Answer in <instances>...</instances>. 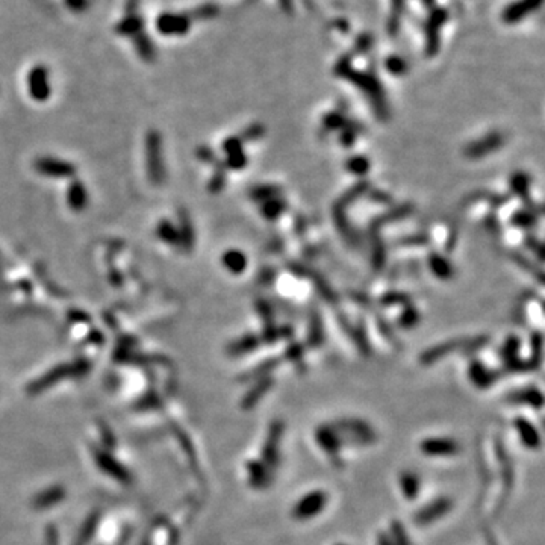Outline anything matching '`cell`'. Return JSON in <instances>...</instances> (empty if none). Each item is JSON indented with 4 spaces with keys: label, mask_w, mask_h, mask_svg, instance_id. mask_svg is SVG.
<instances>
[{
    "label": "cell",
    "mask_w": 545,
    "mask_h": 545,
    "mask_svg": "<svg viewBox=\"0 0 545 545\" xmlns=\"http://www.w3.org/2000/svg\"><path fill=\"white\" fill-rule=\"evenodd\" d=\"M146 166L148 182L153 186H161L166 182V164H164L162 135L159 131L151 129L146 135Z\"/></svg>",
    "instance_id": "6da1fadb"
},
{
    "label": "cell",
    "mask_w": 545,
    "mask_h": 545,
    "mask_svg": "<svg viewBox=\"0 0 545 545\" xmlns=\"http://www.w3.org/2000/svg\"><path fill=\"white\" fill-rule=\"evenodd\" d=\"M332 425L338 432L344 445H370L377 438L376 430L359 418H341V420L333 421Z\"/></svg>",
    "instance_id": "7a4b0ae2"
},
{
    "label": "cell",
    "mask_w": 545,
    "mask_h": 545,
    "mask_svg": "<svg viewBox=\"0 0 545 545\" xmlns=\"http://www.w3.org/2000/svg\"><path fill=\"white\" fill-rule=\"evenodd\" d=\"M327 503H329V494L327 492L323 489L311 491L296 503L293 517L298 521H308L313 517H318L324 511Z\"/></svg>",
    "instance_id": "3957f363"
},
{
    "label": "cell",
    "mask_w": 545,
    "mask_h": 545,
    "mask_svg": "<svg viewBox=\"0 0 545 545\" xmlns=\"http://www.w3.org/2000/svg\"><path fill=\"white\" fill-rule=\"evenodd\" d=\"M283 430H285V424L282 421H273L270 424V427H268L267 438L263 447V459L260 460H263L273 473L280 464V443L283 438Z\"/></svg>",
    "instance_id": "277c9868"
},
{
    "label": "cell",
    "mask_w": 545,
    "mask_h": 545,
    "mask_svg": "<svg viewBox=\"0 0 545 545\" xmlns=\"http://www.w3.org/2000/svg\"><path fill=\"white\" fill-rule=\"evenodd\" d=\"M315 441L318 447L323 450L327 456L331 458L335 465H341V450L344 444H342L338 432L335 430L332 423L321 424L315 430Z\"/></svg>",
    "instance_id": "5b68a950"
},
{
    "label": "cell",
    "mask_w": 545,
    "mask_h": 545,
    "mask_svg": "<svg viewBox=\"0 0 545 545\" xmlns=\"http://www.w3.org/2000/svg\"><path fill=\"white\" fill-rule=\"evenodd\" d=\"M34 168L36 173L46 177L55 179H70L76 176V166L74 164L54 158V156H41L34 161Z\"/></svg>",
    "instance_id": "8992f818"
},
{
    "label": "cell",
    "mask_w": 545,
    "mask_h": 545,
    "mask_svg": "<svg viewBox=\"0 0 545 545\" xmlns=\"http://www.w3.org/2000/svg\"><path fill=\"white\" fill-rule=\"evenodd\" d=\"M453 507L452 498L449 497H439L432 500L429 504H425L421 507L420 511L415 513V524L416 526H429L432 522H435L436 520L443 518L444 515L449 513Z\"/></svg>",
    "instance_id": "52a82bcc"
},
{
    "label": "cell",
    "mask_w": 545,
    "mask_h": 545,
    "mask_svg": "<svg viewBox=\"0 0 545 545\" xmlns=\"http://www.w3.org/2000/svg\"><path fill=\"white\" fill-rule=\"evenodd\" d=\"M421 453L427 456H454L460 452V445L453 438H425L420 443Z\"/></svg>",
    "instance_id": "ba28073f"
},
{
    "label": "cell",
    "mask_w": 545,
    "mask_h": 545,
    "mask_svg": "<svg viewBox=\"0 0 545 545\" xmlns=\"http://www.w3.org/2000/svg\"><path fill=\"white\" fill-rule=\"evenodd\" d=\"M29 93L36 102H44L50 96V85L47 79V71L43 67H35L29 76Z\"/></svg>",
    "instance_id": "9c48e42d"
},
{
    "label": "cell",
    "mask_w": 545,
    "mask_h": 545,
    "mask_svg": "<svg viewBox=\"0 0 545 545\" xmlns=\"http://www.w3.org/2000/svg\"><path fill=\"white\" fill-rule=\"evenodd\" d=\"M513 427L517 430L520 441L530 450H536L541 445V435L535 425L524 416H517L513 420Z\"/></svg>",
    "instance_id": "30bf717a"
},
{
    "label": "cell",
    "mask_w": 545,
    "mask_h": 545,
    "mask_svg": "<svg viewBox=\"0 0 545 545\" xmlns=\"http://www.w3.org/2000/svg\"><path fill=\"white\" fill-rule=\"evenodd\" d=\"M249 480L253 488H268L273 482L274 473L268 468L263 460H250L247 464Z\"/></svg>",
    "instance_id": "8fae6325"
},
{
    "label": "cell",
    "mask_w": 545,
    "mask_h": 545,
    "mask_svg": "<svg viewBox=\"0 0 545 545\" xmlns=\"http://www.w3.org/2000/svg\"><path fill=\"white\" fill-rule=\"evenodd\" d=\"M67 205L73 212H82L88 205V190L78 179H74L67 188Z\"/></svg>",
    "instance_id": "7c38bea8"
},
{
    "label": "cell",
    "mask_w": 545,
    "mask_h": 545,
    "mask_svg": "<svg viewBox=\"0 0 545 545\" xmlns=\"http://www.w3.org/2000/svg\"><path fill=\"white\" fill-rule=\"evenodd\" d=\"M507 401L515 405H527L530 408L540 409L542 406V394L536 388H527V390H518L507 395Z\"/></svg>",
    "instance_id": "4fadbf2b"
},
{
    "label": "cell",
    "mask_w": 545,
    "mask_h": 545,
    "mask_svg": "<svg viewBox=\"0 0 545 545\" xmlns=\"http://www.w3.org/2000/svg\"><path fill=\"white\" fill-rule=\"evenodd\" d=\"M399 483H400V489L403 492V496H405V498L409 500V502H414V500L418 497V494H420L421 480L416 473L403 471L399 477Z\"/></svg>",
    "instance_id": "5bb4252c"
},
{
    "label": "cell",
    "mask_w": 545,
    "mask_h": 545,
    "mask_svg": "<svg viewBox=\"0 0 545 545\" xmlns=\"http://www.w3.org/2000/svg\"><path fill=\"white\" fill-rule=\"evenodd\" d=\"M179 225H181V227L177 229L179 245L183 247L186 252H190L192 249L194 241H196V235H194L190 215L186 214V211H183V209L182 211H179Z\"/></svg>",
    "instance_id": "9a60e30c"
},
{
    "label": "cell",
    "mask_w": 545,
    "mask_h": 545,
    "mask_svg": "<svg viewBox=\"0 0 545 545\" xmlns=\"http://www.w3.org/2000/svg\"><path fill=\"white\" fill-rule=\"evenodd\" d=\"M469 377H471L473 383L479 388H488L489 385L494 383V380H496L494 372L488 371L479 362L471 365V368H469Z\"/></svg>",
    "instance_id": "2e32d148"
},
{
    "label": "cell",
    "mask_w": 545,
    "mask_h": 545,
    "mask_svg": "<svg viewBox=\"0 0 545 545\" xmlns=\"http://www.w3.org/2000/svg\"><path fill=\"white\" fill-rule=\"evenodd\" d=\"M271 386H273V380L270 377H265V379L260 380V382L255 388H253V390L247 395H245V399L243 401V406L245 409H250V408L255 406L256 403L260 400V397H263L264 394H267L268 391H270Z\"/></svg>",
    "instance_id": "e0dca14e"
},
{
    "label": "cell",
    "mask_w": 545,
    "mask_h": 545,
    "mask_svg": "<svg viewBox=\"0 0 545 545\" xmlns=\"http://www.w3.org/2000/svg\"><path fill=\"white\" fill-rule=\"evenodd\" d=\"M156 235H158L161 241L168 245H179L177 227L168 220H162L158 223V226H156Z\"/></svg>",
    "instance_id": "ac0fdd59"
},
{
    "label": "cell",
    "mask_w": 545,
    "mask_h": 545,
    "mask_svg": "<svg viewBox=\"0 0 545 545\" xmlns=\"http://www.w3.org/2000/svg\"><path fill=\"white\" fill-rule=\"evenodd\" d=\"M225 151L229 155V166L232 168H240L245 164L244 153L241 152L240 141L236 138H229L225 143Z\"/></svg>",
    "instance_id": "d6986e66"
},
{
    "label": "cell",
    "mask_w": 545,
    "mask_h": 545,
    "mask_svg": "<svg viewBox=\"0 0 545 545\" xmlns=\"http://www.w3.org/2000/svg\"><path fill=\"white\" fill-rule=\"evenodd\" d=\"M223 263L227 267V270L232 273H241L245 268V259L244 255L236 250L226 252L225 258H223Z\"/></svg>",
    "instance_id": "ffe728a7"
},
{
    "label": "cell",
    "mask_w": 545,
    "mask_h": 545,
    "mask_svg": "<svg viewBox=\"0 0 545 545\" xmlns=\"http://www.w3.org/2000/svg\"><path fill=\"white\" fill-rule=\"evenodd\" d=\"M390 536L394 542V545H412L409 540V535L406 532L405 526L401 524L400 521L394 520L391 522V527H390Z\"/></svg>",
    "instance_id": "44dd1931"
},
{
    "label": "cell",
    "mask_w": 545,
    "mask_h": 545,
    "mask_svg": "<svg viewBox=\"0 0 545 545\" xmlns=\"http://www.w3.org/2000/svg\"><path fill=\"white\" fill-rule=\"evenodd\" d=\"M258 347V340L256 338H244L241 341L235 342L232 346V355H243V353H247L249 350Z\"/></svg>",
    "instance_id": "7402d4cb"
},
{
    "label": "cell",
    "mask_w": 545,
    "mask_h": 545,
    "mask_svg": "<svg viewBox=\"0 0 545 545\" xmlns=\"http://www.w3.org/2000/svg\"><path fill=\"white\" fill-rule=\"evenodd\" d=\"M223 186H225V175L216 173L211 179V183H209V190H211L212 192H216V191H220Z\"/></svg>",
    "instance_id": "603a6c76"
},
{
    "label": "cell",
    "mask_w": 545,
    "mask_h": 545,
    "mask_svg": "<svg viewBox=\"0 0 545 545\" xmlns=\"http://www.w3.org/2000/svg\"><path fill=\"white\" fill-rule=\"evenodd\" d=\"M197 158L200 159V161H203V162H208V164H212L215 159H214V153H212V151L211 148H208V147H199L197 148Z\"/></svg>",
    "instance_id": "cb8c5ba5"
},
{
    "label": "cell",
    "mask_w": 545,
    "mask_h": 545,
    "mask_svg": "<svg viewBox=\"0 0 545 545\" xmlns=\"http://www.w3.org/2000/svg\"><path fill=\"white\" fill-rule=\"evenodd\" d=\"M377 545H394L390 533L380 532V533L377 535Z\"/></svg>",
    "instance_id": "d4e9b609"
},
{
    "label": "cell",
    "mask_w": 545,
    "mask_h": 545,
    "mask_svg": "<svg viewBox=\"0 0 545 545\" xmlns=\"http://www.w3.org/2000/svg\"><path fill=\"white\" fill-rule=\"evenodd\" d=\"M288 357L291 361H296V359H298V357L302 356V350H300V347L298 346H294V347H289L288 348Z\"/></svg>",
    "instance_id": "484cf974"
},
{
    "label": "cell",
    "mask_w": 545,
    "mask_h": 545,
    "mask_svg": "<svg viewBox=\"0 0 545 545\" xmlns=\"http://www.w3.org/2000/svg\"><path fill=\"white\" fill-rule=\"evenodd\" d=\"M337 545H346V544H337Z\"/></svg>",
    "instance_id": "4316f807"
}]
</instances>
